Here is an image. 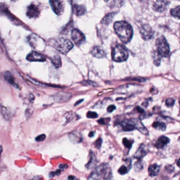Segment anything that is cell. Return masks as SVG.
Masks as SVG:
<instances>
[{
    "label": "cell",
    "mask_w": 180,
    "mask_h": 180,
    "mask_svg": "<svg viewBox=\"0 0 180 180\" xmlns=\"http://www.w3.org/2000/svg\"><path fill=\"white\" fill-rule=\"evenodd\" d=\"M156 46L158 53L162 57H166L170 53V47L167 41L163 36L158 38L156 41Z\"/></svg>",
    "instance_id": "4"
},
{
    "label": "cell",
    "mask_w": 180,
    "mask_h": 180,
    "mask_svg": "<svg viewBox=\"0 0 180 180\" xmlns=\"http://www.w3.org/2000/svg\"><path fill=\"white\" fill-rule=\"evenodd\" d=\"M114 16H115V14L113 13L108 14L107 15H106L105 17L103 18V20H102V21H101V23L103 24H106V25L109 24L113 21Z\"/></svg>",
    "instance_id": "23"
},
{
    "label": "cell",
    "mask_w": 180,
    "mask_h": 180,
    "mask_svg": "<svg viewBox=\"0 0 180 180\" xmlns=\"http://www.w3.org/2000/svg\"><path fill=\"white\" fill-rule=\"evenodd\" d=\"M45 138H46V136L45 134H41V135L38 136L35 138V140L38 142H42L45 140Z\"/></svg>",
    "instance_id": "36"
},
{
    "label": "cell",
    "mask_w": 180,
    "mask_h": 180,
    "mask_svg": "<svg viewBox=\"0 0 180 180\" xmlns=\"http://www.w3.org/2000/svg\"><path fill=\"white\" fill-rule=\"evenodd\" d=\"M177 165L179 166H180V158L178 161V162H177Z\"/></svg>",
    "instance_id": "47"
},
{
    "label": "cell",
    "mask_w": 180,
    "mask_h": 180,
    "mask_svg": "<svg viewBox=\"0 0 180 180\" xmlns=\"http://www.w3.org/2000/svg\"><path fill=\"white\" fill-rule=\"evenodd\" d=\"M153 59V62L154 65L156 66H160L161 63V60L162 58V55H161L159 53H158L157 50H155L153 53L152 55Z\"/></svg>",
    "instance_id": "21"
},
{
    "label": "cell",
    "mask_w": 180,
    "mask_h": 180,
    "mask_svg": "<svg viewBox=\"0 0 180 180\" xmlns=\"http://www.w3.org/2000/svg\"><path fill=\"white\" fill-rule=\"evenodd\" d=\"M112 57L114 61L121 63L127 59L128 53L127 49L124 45H117L113 48Z\"/></svg>",
    "instance_id": "2"
},
{
    "label": "cell",
    "mask_w": 180,
    "mask_h": 180,
    "mask_svg": "<svg viewBox=\"0 0 180 180\" xmlns=\"http://www.w3.org/2000/svg\"><path fill=\"white\" fill-rule=\"evenodd\" d=\"M69 137L70 138V140L72 142H75L76 143L81 142V141L82 140V137L80 136H78V134L77 133H70L69 135Z\"/></svg>",
    "instance_id": "25"
},
{
    "label": "cell",
    "mask_w": 180,
    "mask_h": 180,
    "mask_svg": "<svg viewBox=\"0 0 180 180\" xmlns=\"http://www.w3.org/2000/svg\"><path fill=\"white\" fill-rule=\"evenodd\" d=\"M68 166L65 164H61L59 165V168L62 169H65V168H68Z\"/></svg>",
    "instance_id": "40"
},
{
    "label": "cell",
    "mask_w": 180,
    "mask_h": 180,
    "mask_svg": "<svg viewBox=\"0 0 180 180\" xmlns=\"http://www.w3.org/2000/svg\"><path fill=\"white\" fill-rule=\"evenodd\" d=\"M91 53L92 55L97 58H102L105 56V53L103 49L99 46H95L91 49Z\"/></svg>",
    "instance_id": "13"
},
{
    "label": "cell",
    "mask_w": 180,
    "mask_h": 180,
    "mask_svg": "<svg viewBox=\"0 0 180 180\" xmlns=\"http://www.w3.org/2000/svg\"><path fill=\"white\" fill-rule=\"evenodd\" d=\"M153 127L156 129H158V130H162V131H165L166 130V125L165 124L161 123V122H156L153 123Z\"/></svg>",
    "instance_id": "26"
},
{
    "label": "cell",
    "mask_w": 180,
    "mask_h": 180,
    "mask_svg": "<svg viewBox=\"0 0 180 180\" xmlns=\"http://www.w3.org/2000/svg\"><path fill=\"white\" fill-rule=\"evenodd\" d=\"M137 109L139 113H142L144 112V110H143L142 108L140 107H138Z\"/></svg>",
    "instance_id": "41"
},
{
    "label": "cell",
    "mask_w": 180,
    "mask_h": 180,
    "mask_svg": "<svg viewBox=\"0 0 180 180\" xmlns=\"http://www.w3.org/2000/svg\"><path fill=\"white\" fill-rule=\"evenodd\" d=\"M40 10L37 5L31 4L27 8V15L29 18H35L40 14Z\"/></svg>",
    "instance_id": "10"
},
{
    "label": "cell",
    "mask_w": 180,
    "mask_h": 180,
    "mask_svg": "<svg viewBox=\"0 0 180 180\" xmlns=\"http://www.w3.org/2000/svg\"><path fill=\"white\" fill-rule=\"evenodd\" d=\"M121 125L125 131H131L136 128L134 120L124 121L121 123Z\"/></svg>",
    "instance_id": "14"
},
{
    "label": "cell",
    "mask_w": 180,
    "mask_h": 180,
    "mask_svg": "<svg viewBox=\"0 0 180 180\" xmlns=\"http://www.w3.org/2000/svg\"><path fill=\"white\" fill-rule=\"evenodd\" d=\"M148 150L145 145H141L135 153L134 158L137 159H140L146 155Z\"/></svg>",
    "instance_id": "15"
},
{
    "label": "cell",
    "mask_w": 180,
    "mask_h": 180,
    "mask_svg": "<svg viewBox=\"0 0 180 180\" xmlns=\"http://www.w3.org/2000/svg\"><path fill=\"white\" fill-rule=\"evenodd\" d=\"M174 102H175V100H174L173 98H168L166 100L165 104L168 107H171L174 105Z\"/></svg>",
    "instance_id": "34"
},
{
    "label": "cell",
    "mask_w": 180,
    "mask_h": 180,
    "mask_svg": "<svg viewBox=\"0 0 180 180\" xmlns=\"http://www.w3.org/2000/svg\"><path fill=\"white\" fill-rule=\"evenodd\" d=\"M168 2L164 1H157L153 5V9L156 12H162L168 5Z\"/></svg>",
    "instance_id": "12"
},
{
    "label": "cell",
    "mask_w": 180,
    "mask_h": 180,
    "mask_svg": "<svg viewBox=\"0 0 180 180\" xmlns=\"http://www.w3.org/2000/svg\"><path fill=\"white\" fill-rule=\"evenodd\" d=\"M71 95L70 93H66V92H58L56 94L54 95V99L57 102L63 103L66 102L68 100H69L71 98Z\"/></svg>",
    "instance_id": "11"
},
{
    "label": "cell",
    "mask_w": 180,
    "mask_h": 180,
    "mask_svg": "<svg viewBox=\"0 0 180 180\" xmlns=\"http://www.w3.org/2000/svg\"><path fill=\"white\" fill-rule=\"evenodd\" d=\"M4 77L5 78L6 81L8 83H10L12 85H14L16 87H18V85L15 84L14 78L13 77L10 71H6L4 74Z\"/></svg>",
    "instance_id": "20"
},
{
    "label": "cell",
    "mask_w": 180,
    "mask_h": 180,
    "mask_svg": "<svg viewBox=\"0 0 180 180\" xmlns=\"http://www.w3.org/2000/svg\"><path fill=\"white\" fill-rule=\"evenodd\" d=\"M30 180H41V179L39 177H38V176H35V177L33 178L32 179Z\"/></svg>",
    "instance_id": "42"
},
{
    "label": "cell",
    "mask_w": 180,
    "mask_h": 180,
    "mask_svg": "<svg viewBox=\"0 0 180 180\" xmlns=\"http://www.w3.org/2000/svg\"><path fill=\"white\" fill-rule=\"evenodd\" d=\"M171 14L173 17L180 19V5L171 10Z\"/></svg>",
    "instance_id": "27"
},
{
    "label": "cell",
    "mask_w": 180,
    "mask_h": 180,
    "mask_svg": "<svg viewBox=\"0 0 180 180\" xmlns=\"http://www.w3.org/2000/svg\"><path fill=\"white\" fill-rule=\"evenodd\" d=\"M28 39L32 47L38 50L43 49V47H44V42L37 35L35 34L31 35L28 37Z\"/></svg>",
    "instance_id": "5"
},
{
    "label": "cell",
    "mask_w": 180,
    "mask_h": 180,
    "mask_svg": "<svg viewBox=\"0 0 180 180\" xmlns=\"http://www.w3.org/2000/svg\"><path fill=\"white\" fill-rule=\"evenodd\" d=\"M73 12L75 13L76 15L80 16L85 13L86 10L84 5L75 4L73 7Z\"/></svg>",
    "instance_id": "17"
},
{
    "label": "cell",
    "mask_w": 180,
    "mask_h": 180,
    "mask_svg": "<svg viewBox=\"0 0 180 180\" xmlns=\"http://www.w3.org/2000/svg\"><path fill=\"white\" fill-rule=\"evenodd\" d=\"M1 113L3 116V117L6 120H8L10 117V113H9L8 110L5 108L4 107L3 108L2 106L1 107Z\"/></svg>",
    "instance_id": "29"
},
{
    "label": "cell",
    "mask_w": 180,
    "mask_h": 180,
    "mask_svg": "<svg viewBox=\"0 0 180 180\" xmlns=\"http://www.w3.org/2000/svg\"><path fill=\"white\" fill-rule=\"evenodd\" d=\"M67 180H75V178L73 176H69Z\"/></svg>",
    "instance_id": "44"
},
{
    "label": "cell",
    "mask_w": 180,
    "mask_h": 180,
    "mask_svg": "<svg viewBox=\"0 0 180 180\" xmlns=\"http://www.w3.org/2000/svg\"><path fill=\"white\" fill-rule=\"evenodd\" d=\"M55 173L56 175H59L60 174V173H61V171L58 170H57V171L55 172Z\"/></svg>",
    "instance_id": "45"
},
{
    "label": "cell",
    "mask_w": 180,
    "mask_h": 180,
    "mask_svg": "<svg viewBox=\"0 0 180 180\" xmlns=\"http://www.w3.org/2000/svg\"><path fill=\"white\" fill-rule=\"evenodd\" d=\"M50 6L53 9V11L57 15H61L64 10V4L63 1H50Z\"/></svg>",
    "instance_id": "8"
},
{
    "label": "cell",
    "mask_w": 180,
    "mask_h": 180,
    "mask_svg": "<svg viewBox=\"0 0 180 180\" xmlns=\"http://www.w3.org/2000/svg\"><path fill=\"white\" fill-rule=\"evenodd\" d=\"M135 122V127L136 128L138 129V130H140L141 133L144 134H148V131L146 128L144 126V125H143L142 123H140V122L137 120H134Z\"/></svg>",
    "instance_id": "22"
},
{
    "label": "cell",
    "mask_w": 180,
    "mask_h": 180,
    "mask_svg": "<svg viewBox=\"0 0 180 180\" xmlns=\"http://www.w3.org/2000/svg\"><path fill=\"white\" fill-rule=\"evenodd\" d=\"M98 123L101 125H105L106 124V122H105V119L104 118H101L100 120H98Z\"/></svg>",
    "instance_id": "39"
},
{
    "label": "cell",
    "mask_w": 180,
    "mask_h": 180,
    "mask_svg": "<svg viewBox=\"0 0 180 180\" xmlns=\"http://www.w3.org/2000/svg\"><path fill=\"white\" fill-rule=\"evenodd\" d=\"M170 142V139L165 136H162L158 140V142L155 143V147L159 149L163 148L165 145Z\"/></svg>",
    "instance_id": "16"
},
{
    "label": "cell",
    "mask_w": 180,
    "mask_h": 180,
    "mask_svg": "<svg viewBox=\"0 0 180 180\" xmlns=\"http://www.w3.org/2000/svg\"><path fill=\"white\" fill-rule=\"evenodd\" d=\"M142 163L140 162H138L136 163L135 164V168L136 171L140 170L142 168Z\"/></svg>",
    "instance_id": "37"
},
{
    "label": "cell",
    "mask_w": 180,
    "mask_h": 180,
    "mask_svg": "<svg viewBox=\"0 0 180 180\" xmlns=\"http://www.w3.org/2000/svg\"><path fill=\"white\" fill-rule=\"evenodd\" d=\"M51 63L56 68H59L61 66V60L59 55H56L51 58Z\"/></svg>",
    "instance_id": "24"
},
{
    "label": "cell",
    "mask_w": 180,
    "mask_h": 180,
    "mask_svg": "<svg viewBox=\"0 0 180 180\" xmlns=\"http://www.w3.org/2000/svg\"><path fill=\"white\" fill-rule=\"evenodd\" d=\"M97 164V159L95 156V154L92 152H90V160L88 163L86 165V167L88 169H91L94 168Z\"/></svg>",
    "instance_id": "18"
},
{
    "label": "cell",
    "mask_w": 180,
    "mask_h": 180,
    "mask_svg": "<svg viewBox=\"0 0 180 180\" xmlns=\"http://www.w3.org/2000/svg\"><path fill=\"white\" fill-rule=\"evenodd\" d=\"M71 38L76 45H79L84 42L85 40V35L78 29H73L71 32Z\"/></svg>",
    "instance_id": "7"
},
{
    "label": "cell",
    "mask_w": 180,
    "mask_h": 180,
    "mask_svg": "<svg viewBox=\"0 0 180 180\" xmlns=\"http://www.w3.org/2000/svg\"><path fill=\"white\" fill-rule=\"evenodd\" d=\"M55 49L63 55H66L73 48V43L70 40L64 38H59L53 42Z\"/></svg>",
    "instance_id": "3"
},
{
    "label": "cell",
    "mask_w": 180,
    "mask_h": 180,
    "mask_svg": "<svg viewBox=\"0 0 180 180\" xmlns=\"http://www.w3.org/2000/svg\"><path fill=\"white\" fill-rule=\"evenodd\" d=\"M123 143L126 148H130L132 147V145L133 144V143L130 142V140H128L126 138L123 139Z\"/></svg>",
    "instance_id": "31"
},
{
    "label": "cell",
    "mask_w": 180,
    "mask_h": 180,
    "mask_svg": "<svg viewBox=\"0 0 180 180\" xmlns=\"http://www.w3.org/2000/svg\"><path fill=\"white\" fill-rule=\"evenodd\" d=\"M140 33L143 39L145 40H148L152 39L154 34V31L148 24H143L141 26Z\"/></svg>",
    "instance_id": "6"
},
{
    "label": "cell",
    "mask_w": 180,
    "mask_h": 180,
    "mask_svg": "<svg viewBox=\"0 0 180 180\" xmlns=\"http://www.w3.org/2000/svg\"><path fill=\"white\" fill-rule=\"evenodd\" d=\"M83 99H82V100H78V102H77V103H76L75 104V106L76 105H78V104H79V103H81V102H82V101H83Z\"/></svg>",
    "instance_id": "46"
},
{
    "label": "cell",
    "mask_w": 180,
    "mask_h": 180,
    "mask_svg": "<svg viewBox=\"0 0 180 180\" xmlns=\"http://www.w3.org/2000/svg\"></svg>",
    "instance_id": "48"
},
{
    "label": "cell",
    "mask_w": 180,
    "mask_h": 180,
    "mask_svg": "<svg viewBox=\"0 0 180 180\" xmlns=\"http://www.w3.org/2000/svg\"><path fill=\"white\" fill-rule=\"evenodd\" d=\"M118 172L121 175H124V174H126L128 172L127 168L125 166L123 165L118 170Z\"/></svg>",
    "instance_id": "32"
},
{
    "label": "cell",
    "mask_w": 180,
    "mask_h": 180,
    "mask_svg": "<svg viewBox=\"0 0 180 180\" xmlns=\"http://www.w3.org/2000/svg\"><path fill=\"white\" fill-rule=\"evenodd\" d=\"M160 171V166L156 164L150 165L148 168V173L150 176H154L158 175Z\"/></svg>",
    "instance_id": "19"
},
{
    "label": "cell",
    "mask_w": 180,
    "mask_h": 180,
    "mask_svg": "<svg viewBox=\"0 0 180 180\" xmlns=\"http://www.w3.org/2000/svg\"><path fill=\"white\" fill-rule=\"evenodd\" d=\"M87 117L88 118H96L98 117V114L94 112H88L87 114Z\"/></svg>",
    "instance_id": "33"
},
{
    "label": "cell",
    "mask_w": 180,
    "mask_h": 180,
    "mask_svg": "<svg viewBox=\"0 0 180 180\" xmlns=\"http://www.w3.org/2000/svg\"><path fill=\"white\" fill-rule=\"evenodd\" d=\"M93 136H94V132H93V131H91L89 134V136L90 138H91V137H93Z\"/></svg>",
    "instance_id": "43"
},
{
    "label": "cell",
    "mask_w": 180,
    "mask_h": 180,
    "mask_svg": "<svg viewBox=\"0 0 180 180\" xmlns=\"http://www.w3.org/2000/svg\"><path fill=\"white\" fill-rule=\"evenodd\" d=\"M100 176L98 174L96 171L91 174L89 177L88 178L87 180H99Z\"/></svg>",
    "instance_id": "30"
},
{
    "label": "cell",
    "mask_w": 180,
    "mask_h": 180,
    "mask_svg": "<svg viewBox=\"0 0 180 180\" xmlns=\"http://www.w3.org/2000/svg\"><path fill=\"white\" fill-rule=\"evenodd\" d=\"M114 30L120 40L124 43L130 41L133 37V30L132 26L128 23L121 21L114 24Z\"/></svg>",
    "instance_id": "1"
},
{
    "label": "cell",
    "mask_w": 180,
    "mask_h": 180,
    "mask_svg": "<svg viewBox=\"0 0 180 180\" xmlns=\"http://www.w3.org/2000/svg\"><path fill=\"white\" fill-rule=\"evenodd\" d=\"M27 59L30 61H40L42 62L45 60V55L41 54V53H38L37 51H32L27 57Z\"/></svg>",
    "instance_id": "9"
},
{
    "label": "cell",
    "mask_w": 180,
    "mask_h": 180,
    "mask_svg": "<svg viewBox=\"0 0 180 180\" xmlns=\"http://www.w3.org/2000/svg\"><path fill=\"white\" fill-rule=\"evenodd\" d=\"M115 109H116V107H115V105H110V106H109L108 107V112H109V113H112V112H113L114 110H115Z\"/></svg>",
    "instance_id": "38"
},
{
    "label": "cell",
    "mask_w": 180,
    "mask_h": 180,
    "mask_svg": "<svg viewBox=\"0 0 180 180\" xmlns=\"http://www.w3.org/2000/svg\"><path fill=\"white\" fill-rule=\"evenodd\" d=\"M112 178V170L111 168L108 166L105 171V174L104 175V179L105 180H110Z\"/></svg>",
    "instance_id": "28"
},
{
    "label": "cell",
    "mask_w": 180,
    "mask_h": 180,
    "mask_svg": "<svg viewBox=\"0 0 180 180\" xmlns=\"http://www.w3.org/2000/svg\"><path fill=\"white\" fill-rule=\"evenodd\" d=\"M102 144V139L101 138H99L96 141L95 143V147L99 149L101 148V146Z\"/></svg>",
    "instance_id": "35"
}]
</instances>
